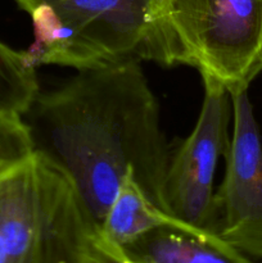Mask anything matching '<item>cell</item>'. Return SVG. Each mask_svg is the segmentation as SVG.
<instances>
[{
  "label": "cell",
  "mask_w": 262,
  "mask_h": 263,
  "mask_svg": "<svg viewBox=\"0 0 262 263\" xmlns=\"http://www.w3.org/2000/svg\"><path fill=\"white\" fill-rule=\"evenodd\" d=\"M25 12L50 7L104 64L151 61L176 66L154 21L158 0H14Z\"/></svg>",
  "instance_id": "5"
},
{
  "label": "cell",
  "mask_w": 262,
  "mask_h": 263,
  "mask_svg": "<svg viewBox=\"0 0 262 263\" xmlns=\"http://www.w3.org/2000/svg\"><path fill=\"white\" fill-rule=\"evenodd\" d=\"M234 130L223 181L213 195L210 231L262 259V143L247 89L230 92Z\"/></svg>",
  "instance_id": "4"
},
{
  "label": "cell",
  "mask_w": 262,
  "mask_h": 263,
  "mask_svg": "<svg viewBox=\"0 0 262 263\" xmlns=\"http://www.w3.org/2000/svg\"><path fill=\"white\" fill-rule=\"evenodd\" d=\"M204 98L194 130L171 156L163 198L166 211L184 222L210 231L213 180L229 148L231 97L217 80L202 77Z\"/></svg>",
  "instance_id": "6"
},
{
  "label": "cell",
  "mask_w": 262,
  "mask_h": 263,
  "mask_svg": "<svg viewBox=\"0 0 262 263\" xmlns=\"http://www.w3.org/2000/svg\"><path fill=\"white\" fill-rule=\"evenodd\" d=\"M25 115L33 151L66 175L98 228L130 172L166 211L172 154L140 62L79 71L58 89L39 92Z\"/></svg>",
  "instance_id": "1"
},
{
  "label": "cell",
  "mask_w": 262,
  "mask_h": 263,
  "mask_svg": "<svg viewBox=\"0 0 262 263\" xmlns=\"http://www.w3.org/2000/svg\"><path fill=\"white\" fill-rule=\"evenodd\" d=\"M134 263H254L216 234L189 226H163L123 247Z\"/></svg>",
  "instance_id": "7"
},
{
  "label": "cell",
  "mask_w": 262,
  "mask_h": 263,
  "mask_svg": "<svg viewBox=\"0 0 262 263\" xmlns=\"http://www.w3.org/2000/svg\"><path fill=\"white\" fill-rule=\"evenodd\" d=\"M154 21L176 66L195 67L229 92L262 71V0H158Z\"/></svg>",
  "instance_id": "3"
},
{
  "label": "cell",
  "mask_w": 262,
  "mask_h": 263,
  "mask_svg": "<svg viewBox=\"0 0 262 263\" xmlns=\"http://www.w3.org/2000/svg\"><path fill=\"white\" fill-rule=\"evenodd\" d=\"M35 40L23 51L26 62L36 68L41 64L73 67L77 71L105 66L50 7L39 4L28 12Z\"/></svg>",
  "instance_id": "9"
},
{
  "label": "cell",
  "mask_w": 262,
  "mask_h": 263,
  "mask_svg": "<svg viewBox=\"0 0 262 263\" xmlns=\"http://www.w3.org/2000/svg\"><path fill=\"white\" fill-rule=\"evenodd\" d=\"M79 263H134L121 247L94 229L85 240Z\"/></svg>",
  "instance_id": "11"
},
{
  "label": "cell",
  "mask_w": 262,
  "mask_h": 263,
  "mask_svg": "<svg viewBox=\"0 0 262 263\" xmlns=\"http://www.w3.org/2000/svg\"><path fill=\"white\" fill-rule=\"evenodd\" d=\"M39 92L35 68L28 66L23 51L0 41V115L23 117Z\"/></svg>",
  "instance_id": "10"
},
{
  "label": "cell",
  "mask_w": 262,
  "mask_h": 263,
  "mask_svg": "<svg viewBox=\"0 0 262 263\" xmlns=\"http://www.w3.org/2000/svg\"><path fill=\"white\" fill-rule=\"evenodd\" d=\"M97 228L71 181L39 152L0 168V263H79Z\"/></svg>",
  "instance_id": "2"
},
{
  "label": "cell",
  "mask_w": 262,
  "mask_h": 263,
  "mask_svg": "<svg viewBox=\"0 0 262 263\" xmlns=\"http://www.w3.org/2000/svg\"><path fill=\"white\" fill-rule=\"evenodd\" d=\"M189 228L190 223L179 220L162 210L145 194L133 174H127L108 210L99 231L118 247L128 246L144 234L163 228Z\"/></svg>",
  "instance_id": "8"
}]
</instances>
